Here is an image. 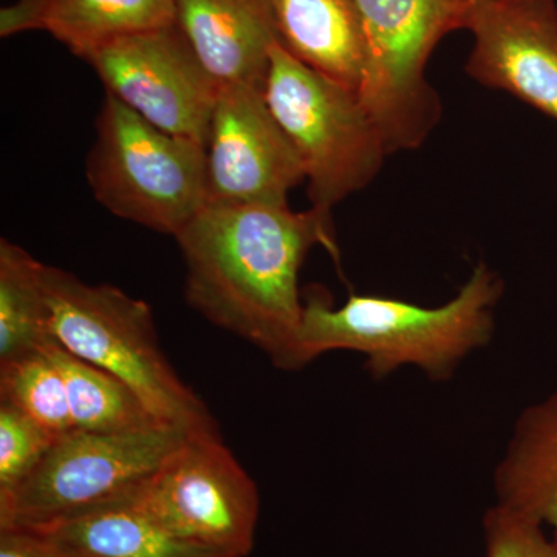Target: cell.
<instances>
[{"mask_svg":"<svg viewBox=\"0 0 557 557\" xmlns=\"http://www.w3.org/2000/svg\"><path fill=\"white\" fill-rule=\"evenodd\" d=\"M175 239L189 306L269 355L276 368L299 370V273L318 245L339 263L332 214L207 203Z\"/></svg>","mask_w":557,"mask_h":557,"instance_id":"cell-1","label":"cell"},{"mask_svg":"<svg viewBox=\"0 0 557 557\" xmlns=\"http://www.w3.org/2000/svg\"><path fill=\"white\" fill-rule=\"evenodd\" d=\"M502 293L504 282L485 263L440 307L372 295H350L333 307L314 288L304 299L299 369L327 351L351 350L368 358L366 369L376 380L403 366H416L434 381L448 380L469 354L493 339Z\"/></svg>","mask_w":557,"mask_h":557,"instance_id":"cell-2","label":"cell"},{"mask_svg":"<svg viewBox=\"0 0 557 557\" xmlns=\"http://www.w3.org/2000/svg\"><path fill=\"white\" fill-rule=\"evenodd\" d=\"M51 336L65 350L131 387L156 420L189 434H219L207 405L161 350L152 310L109 284L91 285L42 267Z\"/></svg>","mask_w":557,"mask_h":557,"instance_id":"cell-3","label":"cell"},{"mask_svg":"<svg viewBox=\"0 0 557 557\" xmlns=\"http://www.w3.org/2000/svg\"><path fill=\"white\" fill-rule=\"evenodd\" d=\"M263 95L298 152L311 208L332 214L379 175L387 145L357 90L307 67L276 40Z\"/></svg>","mask_w":557,"mask_h":557,"instance_id":"cell-4","label":"cell"},{"mask_svg":"<svg viewBox=\"0 0 557 557\" xmlns=\"http://www.w3.org/2000/svg\"><path fill=\"white\" fill-rule=\"evenodd\" d=\"M95 127V199L116 218L177 237L207 205V146L159 129L108 91Z\"/></svg>","mask_w":557,"mask_h":557,"instance_id":"cell-5","label":"cell"},{"mask_svg":"<svg viewBox=\"0 0 557 557\" xmlns=\"http://www.w3.org/2000/svg\"><path fill=\"white\" fill-rule=\"evenodd\" d=\"M166 423L58 435L30 475L0 497V528H44L129 497L189 437Z\"/></svg>","mask_w":557,"mask_h":557,"instance_id":"cell-6","label":"cell"},{"mask_svg":"<svg viewBox=\"0 0 557 557\" xmlns=\"http://www.w3.org/2000/svg\"><path fill=\"white\" fill-rule=\"evenodd\" d=\"M366 39L359 97L379 124L388 153L418 149L442 119L426 79L432 51L460 30L465 0H354Z\"/></svg>","mask_w":557,"mask_h":557,"instance_id":"cell-7","label":"cell"},{"mask_svg":"<svg viewBox=\"0 0 557 557\" xmlns=\"http://www.w3.org/2000/svg\"><path fill=\"white\" fill-rule=\"evenodd\" d=\"M132 498L193 544L226 557L255 547L258 487L220 434H190Z\"/></svg>","mask_w":557,"mask_h":557,"instance_id":"cell-8","label":"cell"},{"mask_svg":"<svg viewBox=\"0 0 557 557\" xmlns=\"http://www.w3.org/2000/svg\"><path fill=\"white\" fill-rule=\"evenodd\" d=\"M106 91L159 129L207 146L220 86L177 25L113 40L87 60Z\"/></svg>","mask_w":557,"mask_h":557,"instance_id":"cell-9","label":"cell"},{"mask_svg":"<svg viewBox=\"0 0 557 557\" xmlns=\"http://www.w3.org/2000/svg\"><path fill=\"white\" fill-rule=\"evenodd\" d=\"M302 163L263 86L220 87L207 145V203L288 207Z\"/></svg>","mask_w":557,"mask_h":557,"instance_id":"cell-10","label":"cell"},{"mask_svg":"<svg viewBox=\"0 0 557 557\" xmlns=\"http://www.w3.org/2000/svg\"><path fill=\"white\" fill-rule=\"evenodd\" d=\"M461 28L474 36L472 79L557 121L555 0H465Z\"/></svg>","mask_w":557,"mask_h":557,"instance_id":"cell-11","label":"cell"},{"mask_svg":"<svg viewBox=\"0 0 557 557\" xmlns=\"http://www.w3.org/2000/svg\"><path fill=\"white\" fill-rule=\"evenodd\" d=\"M175 25L220 87L265 86L277 40L265 0H175Z\"/></svg>","mask_w":557,"mask_h":557,"instance_id":"cell-12","label":"cell"},{"mask_svg":"<svg viewBox=\"0 0 557 557\" xmlns=\"http://www.w3.org/2000/svg\"><path fill=\"white\" fill-rule=\"evenodd\" d=\"M175 25V0H20L0 14L2 38L46 30L89 60L113 40Z\"/></svg>","mask_w":557,"mask_h":557,"instance_id":"cell-13","label":"cell"},{"mask_svg":"<svg viewBox=\"0 0 557 557\" xmlns=\"http://www.w3.org/2000/svg\"><path fill=\"white\" fill-rule=\"evenodd\" d=\"M277 40L307 67L359 91L366 39L354 0H265Z\"/></svg>","mask_w":557,"mask_h":557,"instance_id":"cell-14","label":"cell"},{"mask_svg":"<svg viewBox=\"0 0 557 557\" xmlns=\"http://www.w3.org/2000/svg\"><path fill=\"white\" fill-rule=\"evenodd\" d=\"M73 557H226L172 534L129 497L30 528Z\"/></svg>","mask_w":557,"mask_h":557,"instance_id":"cell-15","label":"cell"},{"mask_svg":"<svg viewBox=\"0 0 557 557\" xmlns=\"http://www.w3.org/2000/svg\"><path fill=\"white\" fill-rule=\"evenodd\" d=\"M494 485L497 505L557 533V392L523 410Z\"/></svg>","mask_w":557,"mask_h":557,"instance_id":"cell-16","label":"cell"},{"mask_svg":"<svg viewBox=\"0 0 557 557\" xmlns=\"http://www.w3.org/2000/svg\"><path fill=\"white\" fill-rule=\"evenodd\" d=\"M42 348L64 380L70 413L78 431L119 432L161 423L112 373L75 357L54 339Z\"/></svg>","mask_w":557,"mask_h":557,"instance_id":"cell-17","label":"cell"},{"mask_svg":"<svg viewBox=\"0 0 557 557\" xmlns=\"http://www.w3.org/2000/svg\"><path fill=\"white\" fill-rule=\"evenodd\" d=\"M42 267L20 245L0 240V362L53 341Z\"/></svg>","mask_w":557,"mask_h":557,"instance_id":"cell-18","label":"cell"},{"mask_svg":"<svg viewBox=\"0 0 557 557\" xmlns=\"http://www.w3.org/2000/svg\"><path fill=\"white\" fill-rule=\"evenodd\" d=\"M0 401L10 403L53 434L75 431L64 380L44 348L0 362Z\"/></svg>","mask_w":557,"mask_h":557,"instance_id":"cell-19","label":"cell"},{"mask_svg":"<svg viewBox=\"0 0 557 557\" xmlns=\"http://www.w3.org/2000/svg\"><path fill=\"white\" fill-rule=\"evenodd\" d=\"M57 437L27 413L0 401V497L30 475Z\"/></svg>","mask_w":557,"mask_h":557,"instance_id":"cell-20","label":"cell"},{"mask_svg":"<svg viewBox=\"0 0 557 557\" xmlns=\"http://www.w3.org/2000/svg\"><path fill=\"white\" fill-rule=\"evenodd\" d=\"M483 530L486 557H557V533L545 536L536 520L502 505L486 512Z\"/></svg>","mask_w":557,"mask_h":557,"instance_id":"cell-21","label":"cell"},{"mask_svg":"<svg viewBox=\"0 0 557 557\" xmlns=\"http://www.w3.org/2000/svg\"><path fill=\"white\" fill-rule=\"evenodd\" d=\"M0 557H73L30 528H0Z\"/></svg>","mask_w":557,"mask_h":557,"instance_id":"cell-22","label":"cell"}]
</instances>
